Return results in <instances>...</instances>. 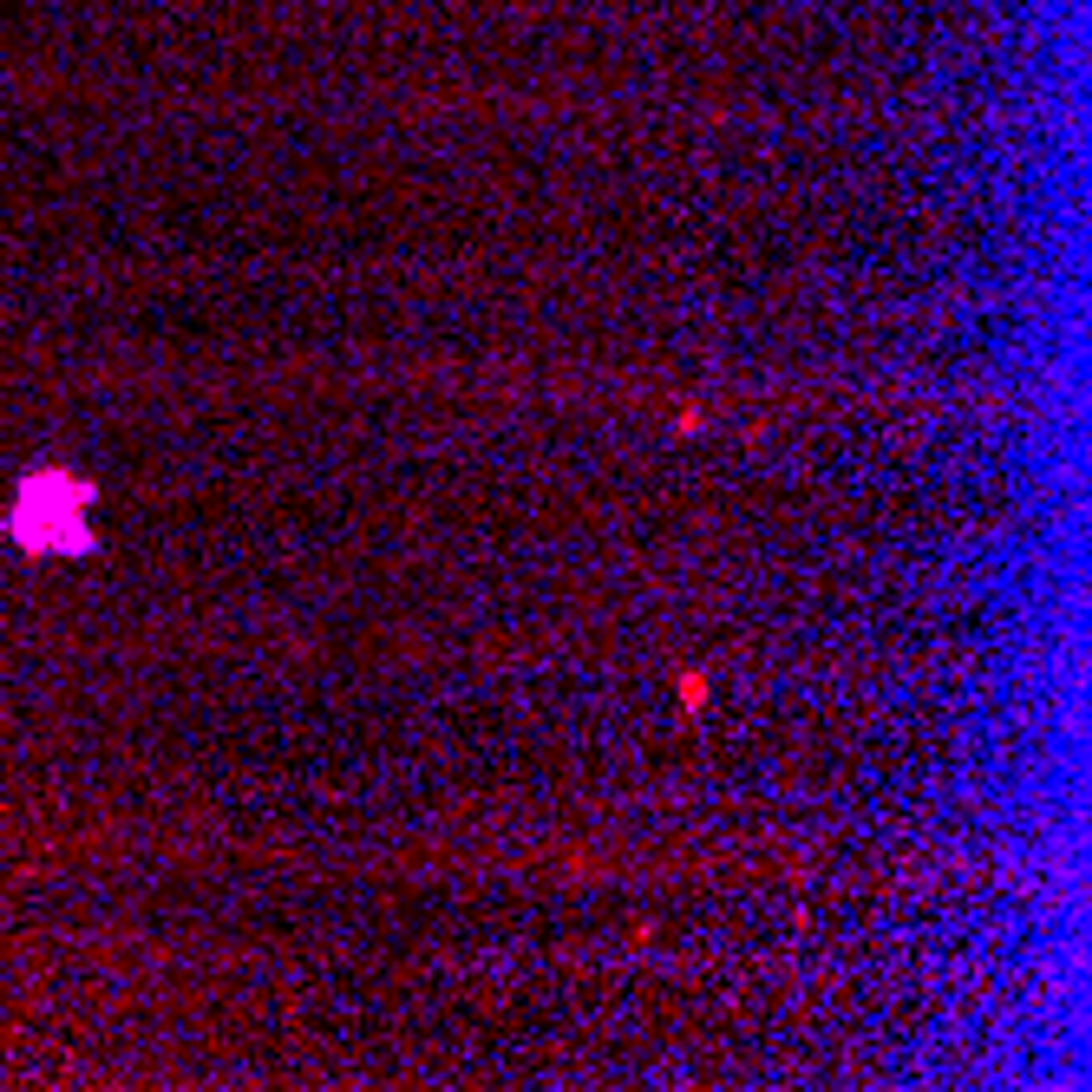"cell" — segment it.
<instances>
[{
	"mask_svg": "<svg viewBox=\"0 0 1092 1092\" xmlns=\"http://www.w3.org/2000/svg\"><path fill=\"white\" fill-rule=\"evenodd\" d=\"M680 706H694V713L706 706V674H680Z\"/></svg>",
	"mask_w": 1092,
	"mask_h": 1092,
	"instance_id": "obj_2",
	"label": "cell"
},
{
	"mask_svg": "<svg viewBox=\"0 0 1092 1092\" xmlns=\"http://www.w3.org/2000/svg\"><path fill=\"white\" fill-rule=\"evenodd\" d=\"M92 504H98L92 478L66 471V464H33L0 511V537L20 556H92L98 550Z\"/></svg>",
	"mask_w": 1092,
	"mask_h": 1092,
	"instance_id": "obj_1",
	"label": "cell"
}]
</instances>
